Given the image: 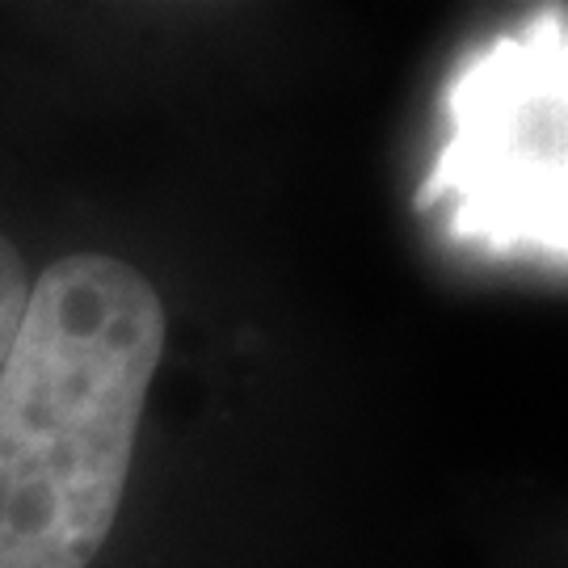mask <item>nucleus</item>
<instances>
[{"label":"nucleus","instance_id":"nucleus-3","mask_svg":"<svg viewBox=\"0 0 568 568\" xmlns=\"http://www.w3.org/2000/svg\"><path fill=\"white\" fill-rule=\"evenodd\" d=\"M26 300H30L26 265H21L18 248L0 236V366L9 358V345H13V333L21 325Z\"/></svg>","mask_w":568,"mask_h":568},{"label":"nucleus","instance_id":"nucleus-1","mask_svg":"<svg viewBox=\"0 0 568 568\" xmlns=\"http://www.w3.org/2000/svg\"><path fill=\"white\" fill-rule=\"evenodd\" d=\"M164 307L119 257L42 270L0 366V568H84L114 527Z\"/></svg>","mask_w":568,"mask_h":568},{"label":"nucleus","instance_id":"nucleus-2","mask_svg":"<svg viewBox=\"0 0 568 568\" xmlns=\"http://www.w3.org/2000/svg\"><path fill=\"white\" fill-rule=\"evenodd\" d=\"M450 110L455 140L443 148L422 203L455 190L464 236L568 253V140L530 135L485 60L455 81Z\"/></svg>","mask_w":568,"mask_h":568}]
</instances>
